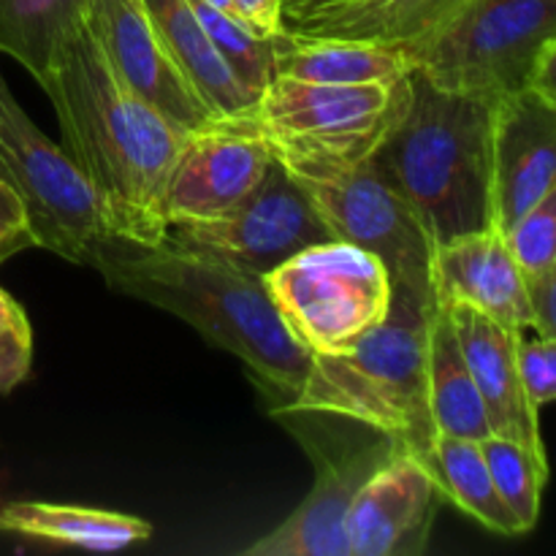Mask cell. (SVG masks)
Wrapping results in <instances>:
<instances>
[{"label":"cell","mask_w":556,"mask_h":556,"mask_svg":"<svg viewBox=\"0 0 556 556\" xmlns=\"http://www.w3.org/2000/svg\"><path fill=\"white\" fill-rule=\"evenodd\" d=\"M38 87L63 130V150L101 201L114 237L163 242V193L188 130L114 74L85 22L60 43Z\"/></svg>","instance_id":"1"},{"label":"cell","mask_w":556,"mask_h":556,"mask_svg":"<svg viewBox=\"0 0 556 556\" xmlns=\"http://www.w3.org/2000/svg\"><path fill=\"white\" fill-rule=\"evenodd\" d=\"M109 288L193 326L210 345L233 353L271 396L275 410L302 389L313 353L288 331L264 277L172 242L112 237L98 255Z\"/></svg>","instance_id":"2"},{"label":"cell","mask_w":556,"mask_h":556,"mask_svg":"<svg viewBox=\"0 0 556 556\" xmlns=\"http://www.w3.org/2000/svg\"><path fill=\"white\" fill-rule=\"evenodd\" d=\"M492 123V101L443 90L410 68L405 103L369 163L405 199L434 248L494 228Z\"/></svg>","instance_id":"3"},{"label":"cell","mask_w":556,"mask_h":556,"mask_svg":"<svg viewBox=\"0 0 556 556\" xmlns=\"http://www.w3.org/2000/svg\"><path fill=\"white\" fill-rule=\"evenodd\" d=\"M434 309L432 286L394 280V302L383 324L351 351L313 356L302 389L275 413L348 418L424 459L438 440L427 394V340Z\"/></svg>","instance_id":"4"},{"label":"cell","mask_w":556,"mask_h":556,"mask_svg":"<svg viewBox=\"0 0 556 556\" xmlns=\"http://www.w3.org/2000/svg\"><path fill=\"white\" fill-rule=\"evenodd\" d=\"M556 41V0H465L432 33L402 47L443 90L500 101L532 85Z\"/></svg>","instance_id":"5"},{"label":"cell","mask_w":556,"mask_h":556,"mask_svg":"<svg viewBox=\"0 0 556 556\" xmlns=\"http://www.w3.org/2000/svg\"><path fill=\"white\" fill-rule=\"evenodd\" d=\"M264 286L282 324L313 356L356 348L394 302L389 266L340 239L299 250L264 275Z\"/></svg>","instance_id":"6"},{"label":"cell","mask_w":556,"mask_h":556,"mask_svg":"<svg viewBox=\"0 0 556 556\" xmlns=\"http://www.w3.org/2000/svg\"><path fill=\"white\" fill-rule=\"evenodd\" d=\"M271 155L313 201L331 237L378 255L391 280L432 286V239L400 193L367 161H337L266 136Z\"/></svg>","instance_id":"7"},{"label":"cell","mask_w":556,"mask_h":556,"mask_svg":"<svg viewBox=\"0 0 556 556\" xmlns=\"http://www.w3.org/2000/svg\"><path fill=\"white\" fill-rule=\"evenodd\" d=\"M0 179L30 217L38 248L79 266H96L114 237L101 201L63 144H54L22 109L0 71Z\"/></svg>","instance_id":"8"},{"label":"cell","mask_w":556,"mask_h":556,"mask_svg":"<svg viewBox=\"0 0 556 556\" xmlns=\"http://www.w3.org/2000/svg\"><path fill=\"white\" fill-rule=\"evenodd\" d=\"M407 74L389 85H324L275 76L250 119L282 144L337 161H367L405 103Z\"/></svg>","instance_id":"9"},{"label":"cell","mask_w":556,"mask_h":556,"mask_svg":"<svg viewBox=\"0 0 556 556\" xmlns=\"http://www.w3.org/2000/svg\"><path fill=\"white\" fill-rule=\"evenodd\" d=\"M345 432L302 427L293 432L315 465V483L280 527L244 548L248 556H351L348 516L375 470L402 451L386 434L351 421Z\"/></svg>","instance_id":"10"},{"label":"cell","mask_w":556,"mask_h":556,"mask_svg":"<svg viewBox=\"0 0 556 556\" xmlns=\"http://www.w3.org/2000/svg\"><path fill=\"white\" fill-rule=\"evenodd\" d=\"M163 239L264 277L299 250L334 237L307 193L275 157L266 177L242 204L206 220L172 223Z\"/></svg>","instance_id":"11"},{"label":"cell","mask_w":556,"mask_h":556,"mask_svg":"<svg viewBox=\"0 0 556 556\" xmlns=\"http://www.w3.org/2000/svg\"><path fill=\"white\" fill-rule=\"evenodd\" d=\"M271 147L250 114L217 117L185 136L174 161L163 217L166 228L182 220H206L242 204L269 172Z\"/></svg>","instance_id":"12"},{"label":"cell","mask_w":556,"mask_h":556,"mask_svg":"<svg viewBox=\"0 0 556 556\" xmlns=\"http://www.w3.org/2000/svg\"><path fill=\"white\" fill-rule=\"evenodd\" d=\"M85 25L101 43L114 74L182 130L215 123L217 114L195 92L168 52L144 0H90Z\"/></svg>","instance_id":"13"},{"label":"cell","mask_w":556,"mask_h":556,"mask_svg":"<svg viewBox=\"0 0 556 556\" xmlns=\"http://www.w3.org/2000/svg\"><path fill=\"white\" fill-rule=\"evenodd\" d=\"M556 185V101L525 87L494 101V228L508 233Z\"/></svg>","instance_id":"14"},{"label":"cell","mask_w":556,"mask_h":556,"mask_svg":"<svg viewBox=\"0 0 556 556\" xmlns=\"http://www.w3.org/2000/svg\"><path fill=\"white\" fill-rule=\"evenodd\" d=\"M443 503L427 467L396 451L356 494L348 516L351 556H421Z\"/></svg>","instance_id":"15"},{"label":"cell","mask_w":556,"mask_h":556,"mask_svg":"<svg viewBox=\"0 0 556 556\" xmlns=\"http://www.w3.org/2000/svg\"><path fill=\"white\" fill-rule=\"evenodd\" d=\"M429 280L440 307L470 304L521 334L535 326L527 277L508 239L497 228L438 244L432 250Z\"/></svg>","instance_id":"16"},{"label":"cell","mask_w":556,"mask_h":556,"mask_svg":"<svg viewBox=\"0 0 556 556\" xmlns=\"http://www.w3.org/2000/svg\"><path fill=\"white\" fill-rule=\"evenodd\" d=\"M459 334L462 351L470 364L472 380L486 407L492 434L508 438L530 448L538 459H546L541 438L538 407L532 405L519 369L521 331L497 324L489 315L478 313L470 304L445 307Z\"/></svg>","instance_id":"17"},{"label":"cell","mask_w":556,"mask_h":556,"mask_svg":"<svg viewBox=\"0 0 556 556\" xmlns=\"http://www.w3.org/2000/svg\"><path fill=\"white\" fill-rule=\"evenodd\" d=\"M275 76L324 85H389L413 68L402 47L356 38L307 36L280 27L271 36Z\"/></svg>","instance_id":"18"},{"label":"cell","mask_w":556,"mask_h":556,"mask_svg":"<svg viewBox=\"0 0 556 556\" xmlns=\"http://www.w3.org/2000/svg\"><path fill=\"white\" fill-rule=\"evenodd\" d=\"M0 532L81 552H123L150 541L152 525L119 510L58 503H0Z\"/></svg>","instance_id":"19"},{"label":"cell","mask_w":556,"mask_h":556,"mask_svg":"<svg viewBox=\"0 0 556 556\" xmlns=\"http://www.w3.org/2000/svg\"><path fill=\"white\" fill-rule=\"evenodd\" d=\"M144 5L172 58L217 117L253 112L258 98L244 90L223 63L190 0H144Z\"/></svg>","instance_id":"20"},{"label":"cell","mask_w":556,"mask_h":556,"mask_svg":"<svg viewBox=\"0 0 556 556\" xmlns=\"http://www.w3.org/2000/svg\"><path fill=\"white\" fill-rule=\"evenodd\" d=\"M427 394L438 434L462 440H486L492 434L486 407L472 380L459 334L445 307L434 309L427 340Z\"/></svg>","instance_id":"21"},{"label":"cell","mask_w":556,"mask_h":556,"mask_svg":"<svg viewBox=\"0 0 556 556\" xmlns=\"http://www.w3.org/2000/svg\"><path fill=\"white\" fill-rule=\"evenodd\" d=\"M462 3L465 0H348L291 30L410 47L448 20Z\"/></svg>","instance_id":"22"},{"label":"cell","mask_w":556,"mask_h":556,"mask_svg":"<svg viewBox=\"0 0 556 556\" xmlns=\"http://www.w3.org/2000/svg\"><path fill=\"white\" fill-rule=\"evenodd\" d=\"M418 462L434 478L445 503L456 505L462 514H467L486 530L497 532V535H525L521 525L510 514L505 500L500 497L497 486H494V478L489 472L486 459H483L481 443L438 434L432 451Z\"/></svg>","instance_id":"23"},{"label":"cell","mask_w":556,"mask_h":556,"mask_svg":"<svg viewBox=\"0 0 556 556\" xmlns=\"http://www.w3.org/2000/svg\"><path fill=\"white\" fill-rule=\"evenodd\" d=\"M90 0H0V54L41 85L60 43L85 22Z\"/></svg>","instance_id":"24"},{"label":"cell","mask_w":556,"mask_h":556,"mask_svg":"<svg viewBox=\"0 0 556 556\" xmlns=\"http://www.w3.org/2000/svg\"><path fill=\"white\" fill-rule=\"evenodd\" d=\"M210 36L212 47L223 58L239 85L255 98L266 90L275 79V49H271V36H261L253 27L244 25L239 16L206 3V0H190Z\"/></svg>","instance_id":"25"},{"label":"cell","mask_w":556,"mask_h":556,"mask_svg":"<svg viewBox=\"0 0 556 556\" xmlns=\"http://www.w3.org/2000/svg\"><path fill=\"white\" fill-rule=\"evenodd\" d=\"M481 451L500 497L527 535L541 519V494L548 481V462L538 459L530 448L500 434L481 440Z\"/></svg>","instance_id":"26"},{"label":"cell","mask_w":556,"mask_h":556,"mask_svg":"<svg viewBox=\"0 0 556 556\" xmlns=\"http://www.w3.org/2000/svg\"><path fill=\"white\" fill-rule=\"evenodd\" d=\"M527 282L556 258V185L505 233Z\"/></svg>","instance_id":"27"},{"label":"cell","mask_w":556,"mask_h":556,"mask_svg":"<svg viewBox=\"0 0 556 556\" xmlns=\"http://www.w3.org/2000/svg\"><path fill=\"white\" fill-rule=\"evenodd\" d=\"M519 369L532 405L556 402V337L538 334L535 340H519Z\"/></svg>","instance_id":"28"},{"label":"cell","mask_w":556,"mask_h":556,"mask_svg":"<svg viewBox=\"0 0 556 556\" xmlns=\"http://www.w3.org/2000/svg\"><path fill=\"white\" fill-rule=\"evenodd\" d=\"M27 248H38L30 217L20 195L0 179V264Z\"/></svg>","instance_id":"29"},{"label":"cell","mask_w":556,"mask_h":556,"mask_svg":"<svg viewBox=\"0 0 556 556\" xmlns=\"http://www.w3.org/2000/svg\"><path fill=\"white\" fill-rule=\"evenodd\" d=\"M530 299L532 309H535V326L532 329L538 334L556 337V258L538 277L530 282Z\"/></svg>","instance_id":"30"},{"label":"cell","mask_w":556,"mask_h":556,"mask_svg":"<svg viewBox=\"0 0 556 556\" xmlns=\"http://www.w3.org/2000/svg\"><path fill=\"white\" fill-rule=\"evenodd\" d=\"M0 348H30L33 351L30 320L22 304L5 288H0Z\"/></svg>","instance_id":"31"},{"label":"cell","mask_w":556,"mask_h":556,"mask_svg":"<svg viewBox=\"0 0 556 556\" xmlns=\"http://www.w3.org/2000/svg\"><path fill=\"white\" fill-rule=\"evenodd\" d=\"M233 14L261 36H275L282 27V0H228Z\"/></svg>","instance_id":"32"},{"label":"cell","mask_w":556,"mask_h":556,"mask_svg":"<svg viewBox=\"0 0 556 556\" xmlns=\"http://www.w3.org/2000/svg\"><path fill=\"white\" fill-rule=\"evenodd\" d=\"M30 348H0V396L14 391L30 375Z\"/></svg>","instance_id":"33"},{"label":"cell","mask_w":556,"mask_h":556,"mask_svg":"<svg viewBox=\"0 0 556 556\" xmlns=\"http://www.w3.org/2000/svg\"><path fill=\"white\" fill-rule=\"evenodd\" d=\"M342 3L348 0H282V27H296Z\"/></svg>","instance_id":"34"},{"label":"cell","mask_w":556,"mask_h":556,"mask_svg":"<svg viewBox=\"0 0 556 556\" xmlns=\"http://www.w3.org/2000/svg\"><path fill=\"white\" fill-rule=\"evenodd\" d=\"M530 87H535V90H541L543 96H548L552 101H556V41L546 49V52H543Z\"/></svg>","instance_id":"35"},{"label":"cell","mask_w":556,"mask_h":556,"mask_svg":"<svg viewBox=\"0 0 556 556\" xmlns=\"http://www.w3.org/2000/svg\"><path fill=\"white\" fill-rule=\"evenodd\" d=\"M206 3H212V5H217V9H223V11H228V14H233V9H231V3H228V0H206ZM237 16V14H233Z\"/></svg>","instance_id":"36"}]
</instances>
